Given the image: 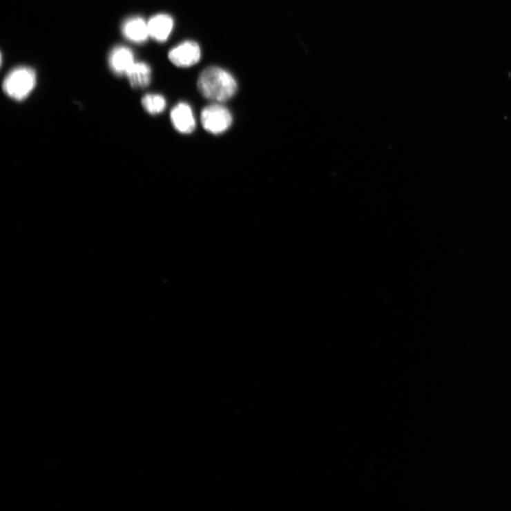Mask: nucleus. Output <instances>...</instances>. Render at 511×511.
Instances as JSON below:
<instances>
[{"instance_id": "nucleus-1", "label": "nucleus", "mask_w": 511, "mask_h": 511, "mask_svg": "<svg viewBox=\"0 0 511 511\" xmlns=\"http://www.w3.org/2000/svg\"><path fill=\"white\" fill-rule=\"evenodd\" d=\"M197 88L204 97L215 102H224L235 95L238 85L231 73L220 67L211 66L200 73Z\"/></svg>"}, {"instance_id": "nucleus-2", "label": "nucleus", "mask_w": 511, "mask_h": 511, "mask_svg": "<svg viewBox=\"0 0 511 511\" xmlns=\"http://www.w3.org/2000/svg\"><path fill=\"white\" fill-rule=\"evenodd\" d=\"M36 84L37 74L35 70L27 66H19L7 75L3 88L8 97L21 101L30 96Z\"/></svg>"}, {"instance_id": "nucleus-3", "label": "nucleus", "mask_w": 511, "mask_h": 511, "mask_svg": "<svg viewBox=\"0 0 511 511\" xmlns=\"http://www.w3.org/2000/svg\"><path fill=\"white\" fill-rule=\"evenodd\" d=\"M200 120L204 130L212 135H220L232 126L233 117L226 107L212 104L202 110Z\"/></svg>"}, {"instance_id": "nucleus-4", "label": "nucleus", "mask_w": 511, "mask_h": 511, "mask_svg": "<svg viewBox=\"0 0 511 511\" xmlns=\"http://www.w3.org/2000/svg\"><path fill=\"white\" fill-rule=\"evenodd\" d=\"M201 58V49L193 41H186L170 50L168 59L179 68H189L197 64Z\"/></svg>"}, {"instance_id": "nucleus-5", "label": "nucleus", "mask_w": 511, "mask_h": 511, "mask_svg": "<svg viewBox=\"0 0 511 511\" xmlns=\"http://www.w3.org/2000/svg\"><path fill=\"white\" fill-rule=\"evenodd\" d=\"M171 121L176 131L184 135L194 132L196 121L192 108L186 102H179L171 112Z\"/></svg>"}, {"instance_id": "nucleus-6", "label": "nucleus", "mask_w": 511, "mask_h": 511, "mask_svg": "<svg viewBox=\"0 0 511 511\" xmlns=\"http://www.w3.org/2000/svg\"><path fill=\"white\" fill-rule=\"evenodd\" d=\"M135 63V55L133 50L124 46L115 47L111 50L108 58L111 70L118 76L126 75Z\"/></svg>"}, {"instance_id": "nucleus-7", "label": "nucleus", "mask_w": 511, "mask_h": 511, "mask_svg": "<svg viewBox=\"0 0 511 511\" xmlns=\"http://www.w3.org/2000/svg\"><path fill=\"white\" fill-rule=\"evenodd\" d=\"M149 37L159 42H165L169 38L174 28L171 16L159 14L152 17L148 22Z\"/></svg>"}, {"instance_id": "nucleus-8", "label": "nucleus", "mask_w": 511, "mask_h": 511, "mask_svg": "<svg viewBox=\"0 0 511 511\" xmlns=\"http://www.w3.org/2000/svg\"><path fill=\"white\" fill-rule=\"evenodd\" d=\"M122 32L124 37L134 43H144L149 37L148 23L139 17L127 19L122 24Z\"/></svg>"}, {"instance_id": "nucleus-9", "label": "nucleus", "mask_w": 511, "mask_h": 511, "mask_svg": "<svg viewBox=\"0 0 511 511\" xmlns=\"http://www.w3.org/2000/svg\"><path fill=\"white\" fill-rule=\"evenodd\" d=\"M126 76L133 88L143 89L148 87L151 83V69L144 62H135Z\"/></svg>"}, {"instance_id": "nucleus-10", "label": "nucleus", "mask_w": 511, "mask_h": 511, "mask_svg": "<svg viewBox=\"0 0 511 511\" xmlns=\"http://www.w3.org/2000/svg\"><path fill=\"white\" fill-rule=\"evenodd\" d=\"M142 105L147 113L157 115L165 110L166 100L163 95L160 94H147L142 98Z\"/></svg>"}]
</instances>
